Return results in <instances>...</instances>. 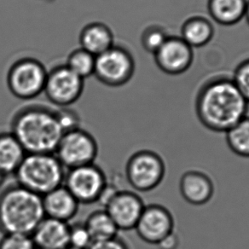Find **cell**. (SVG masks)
Listing matches in <instances>:
<instances>
[{
    "instance_id": "obj_16",
    "label": "cell",
    "mask_w": 249,
    "mask_h": 249,
    "mask_svg": "<svg viewBox=\"0 0 249 249\" xmlns=\"http://www.w3.org/2000/svg\"><path fill=\"white\" fill-rule=\"evenodd\" d=\"M45 217L70 223L79 211L80 203L64 185L42 196Z\"/></svg>"
},
{
    "instance_id": "obj_31",
    "label": "cell",
    "mask_w": 249,
    "mask_h": 249,
    "mask_svg": "<svg viewBox=\"0 0 249 249\" xmlns=\"http://www.w3.org/2000/svg\"><path fill=\"white\" fill-rule=\"evenodd\" d=\"M244 18L246 19V21L248 22V24L249 25V0H248V4H247V8H246L245 17Z\"/></svg>"
},
{
    "instance_id": "obj_2",
    "label": "cell",
    "mask_w": 249,
    "mask_h": 249,
    "mask_svg": "<svg viewBox=\"0 0 249 249\" xmlns=\"http://www.w3.org/2000/svg\"><path fill=\"white\" fill-rule=\"evenodd\" d=\"M11 132L27 154H54L63 135L55 110L40 105L17 112L11 120Z\"/></svg>"
},
{
    "instance_id": "obj_17",
    "label": "cell",
    "mask_w": 249,
    "mask_h": 249,
    "mask_svg": "<svg viewBox=\"0 0 249 249\" xmlns=\"http://www.w3.org/2000/svg\"><path fill=\"white\" fill-rule=\"evenodd\" d=\"M80 44L81 48L97 56L114 46V34L104 22H90L80 31Z\"/></svg>"
},
{
    "instance_id": "obj_34",
    "label": "cell",
    "mask_w": 249,
    "mask_h": 249,
    "mask_svg": "<svg viewBox=\"0 0 249 249\" xmlns=\"http://www.w3.org/2000/svg\"><path fill=\"white\" fill-rule=\"evenodd\" d=\"M45 1H49V2H51V1H53V0H45Z\"/></svg>"
},
{
    "instance_id": "obj_11",
    "label": "cell",
    "mask_w": 249,
    "mask_h": 249,
    "mask_svg": "<svg viewBox=\"0 0 249 249\" xmlns=\"http://www.w3.org/2000/svg\"><path fill=\"white\" fill-rule=\"evenodd\" d=\"M175 221L172 213L162 205H146L135 230L142 241L157 246L163 239L174 232Z\"/></svg>"
},
{
    "instance_id": "obj_33",
    "label": "cell",
    "mask_w": 249,
    "mask_h": 249,
    "mask_svg": "<svg viewBox=\"0 0 249 249\" xmlns=\"http://www.w3.org/2000/svg\"><path fill=\"white\" fill-rule=\"evenodd\" d=\"M75 249V248H73V247H71V246H69V247H68V248H66V249Z\"/></svg>"
},
{
    "instance_id": "obj_29",
    "label": "cell",
    "mask_w": 249,
    "mask_h": 249,
    "mask_svg": "<svg viewBox=\"0 0 249 249\" xmlns=\"http://www.w3.org/2000/svg\"><path fill=\"white\" fill-rule=\"evenodd\" d=\"M88 249H130L127 243L121 237H115L104 242H93Z\"/></svg>"
},
{
    "instance_id": "obj_7",
    "label": "cell",
    "mask_w": 249,
    "mask_h": 249,
    "mask_svg": "<svg viewBox=\"0 0 249 249\" xmlns=\"http://www.w3.org/2000/svg\"><path fill=\"white\" fill-rule=\"evenodd\" d=\"M135 70V60L131 52L114 45L96 56L94 76L107 87H120L132 80Z\"/></svg>"
},
{
    "instance_id": "obj_6",
    "label": "cell",
    "mask_w": 249,
    "mask_h": 249,
    "mask_svg": "<svg viewBox=\"0 0 249 249\" xmlns=\"http://www.w3.org/2000/svg\"><path fill=\"white\" fill-rule=\"evenodd\" d=\"M47 74L44 64L37 59H19L8 72L9 90L19 99L31 100L44 92Z\"/></svg>"
},
{
    "instance_id": "obj_23",
    "label": "cell",
    "mask_w": 249,
    "mask_h": 249,
    "mask_svg": "<svg viewBox=\"0 0 249 249\" xmlns=\"http://www.w3.org/2000/svg\"><path fill=\"white\" fill-rule=\"evenodd\" d=\"M65 65L77 76L85 80L94 75L96 56L80 47L70 52Z\"/></svg>"
},
{
    "instance_id": "obj_18",
    "label": "cell",
    "mask_w": 249,
    "mask_h": 249,
    "mask_svg": "<svg viewBox=\"0 0 249 249\" xmlns=\"http://www.w3.org/2000/svg\"><path fill=\"white\" fill-rule=\"evenodd\" d=\"M248 0H208V11L213 21L222 26L237 24L245 17Z\"/></svg>"
},
{
    "instance_id": "obj_1",
    "label": "cell",
    "mask_w": 249,
    "mask_h": 249,
    "mask_svg": "<svg viewBox=\"0 0 249 249\" xmlns=\"http://www.w3.org/2000/svg\"><path fill=\"white\" fill-rule=\"evenodd\" d=\"M249 104L231 78L217 77L201 87L196 99V113L209 131L225 133L247 116Z\"/></svg>"
},
{
    "instance_id": "obj_10",
    "label": "cell",
    "mask_w": 249,
    "mask_h": 249,
    "mask_svg": "<svg viewBox=\"0 0 249 249\" xmlns=\"http://www.w3.org/2000/svg\"><path fill=\"white\" fill-rule=\"evenodd\" d=\"M84 90V80L68 67L58 65L48 71L45 81V96L59 107H70L80 99Z\"/></svg>"
},
{
    "instance_id": "obj_19",
    "label": "cell",
    "mask_w": 249,
    "mask_h": 249,
    "mask_svg": "<svg viewBox=\"0 0 249 249\" xmlns=\"http://www.w3.org/2000/svg\"><path fill=\"white\" fill-rule=\"evenodd\" d=\"M214 33V27L209 19L194 16L183 22L180 38L192 49L201 48L212 41Z\"/></svg>"
},
{
    "instance_id": "obj_27",
    "label": "cell",
    "mask_w": 249,
    "mask_h": 249,
    "mask_svg": "<svg viewBox=\"0 0 249 249\" xmlns=\"http://www.w3.org/2000/svg\"><path fill=\"white\" fill-rule=\"evenodd\" d=\"M55 116L63 133L80 128L81 124L80 115L69 107H60L55 110Z\"/></svg>"
},
{
    "instance_id": "obj_21",
    "label": "cell",
    "mask_w": 249,
    "mask_h": 249,
    "mask_svg": "<svg viewBox=\"0 0 249 249\" xmlns=\"http://www.w3.org/2000/svg\"><path fill=\"white\" fill-rule=\"evenodd\" d=\"M85 225L92 242H104L117 237L119 229L104 209L92 212L87 217Z\"/></svg>"
},
{
    "instance_id": "obj_25",
    "label": "cell",
    "mask_w": 249,
    "mask_h": 249,
    "mask_svg": "<svg viewBox=\"0 0 249 249\" xmlns=\"http://www.w3.org/2000/svg\"><path fill=\"white\" fill-rule=\"evenodd\" d=\"M93 243L84 223L70 225V246L78 249H88Z\"/></svg>"
},
{
    "instance_id": "obj_28",
    "label": "cell",
    "mask_w": 249,
    "mask_h": 249,
    "mask_svg": "<svg viewBox=\"0 0 249 249\" xmlns=\"http://www.w3.org/2000/svg\"><path fill=\"white\" fill-rule=\"evenodd\" d=\"M231 79L239 91L249 104V58L238 64Z\"/></svg>"
},
{
    "instance_id": "obj_24",
    "label": "cell",
    "mask_w": 249,
    "mask_h": 249,
    "mask_svg": "<svg viewBox=\"0 0 249 249\" xmlns=\"http://www.w3.org/2000/svg\"><path fill=\"white\" fill-rule=\"evenodd\" d=\"M169 36L166 30L160 26H149L142 31L141 35L142 48L154 55L162 46Z\"/></svg>"
},
{
    "instance_id": "obj_26",
    "label": "cell",
    "mask_w": 249,
    "mask_h": 249,
    "mask_svg": "<svg viewBox=\"0 0 249 249\" xmlns=\"http://www.w3.org/2000/svg\"><path fill=\"white\" fill-rule=\"evenodd\" d=\"M0 249H37L31 235L5 234L0 239Z\"/></svg>"
},
{
    "instance_id": "obj_9",
    "label": "cell",
    "mask_w": 249,
    "mask_h": 249,
    "mask_svg": "<svg viewBox=\"0 0 249 249\" xmlns=\"http://www.w3.org/2000/svg\"><path fill=\"white\" fill-rule=\"evenodd\" d=\"M107 183L104 170L92 163L67 170L63 185L80 204L88 205L98 202Z\"/></svg>"
},
{
    "instance_id": "obj_4",
    "label": "cell",
    "mask_w": 249,
    "mask_h": 249,
    "mask_svg": "<svg viewBox=\"0 0 249 249\" xmlns=\"http://www.w3.org/2000/svg\"><path fill=\"white\" fill-rule=\"evenodd\" d=\"M66 171L55 154H27L14 177L16 183L44 196L63 185Z\"/></svg>"
},
{
    "instance_id": "obj_14",
    "label": "cell",
    "mask_w": 249,
    "mask_h": 249,
    "mask_svg": "<svg viewBox=\"0 0 249 249\" xmlns=\"http://www.w3.org/2000/svg\"><path fill=\"white\" fill-rule=\"evenodd\" d=\"M179 191L183 200L189 204L202 206L213 197L214 183L207 173L199 170H190L180 178Z\"/></svg>"
},
{
    "instance_id": "obj_15",
    "label": "cell",
    "mask_w": 249,
    "mask_h": 249,
    "mask_svg": "<svg viewBox=\"0 0 249 249\" xmlns=\"http://www.w3.org/2000/svg\"><path fill=\"white\" fill-rule=\"evenodd\" d=\"M70 223L45 217L31 236L37 249H65L70 246Z\"/></svg>"
},
{
    "instance_id": "obj_3",
    "label": "cell",
    "mask_w": 249,
    "mask_h": 249,
    "mask_svg": "<svg viewBox=\"0 0 249 249\" xmlns=\"http://www.w3.org/2000/svg\"><path fill=\"white\" fill-rule=\"evenodd\" d=\"M42 196L18 183L0 191V232L31 235L45 218Z\"/></svg>"
},
{
    "instance_id": "obj_30",
    "label": "cell",
    "mask_w": 249,
    "mask_h": 249,
    "mask_svg": "<svg viewBox=\"0 0 249 249\" xmlns=\"http://www.w3.org/2000/svg\"><path fill=\"white\" fill-rule=\"evenodd\" d=\"M178 246H179V238L174 231L163 239L157 247L159 249H178Z\"/></svg>"
},
{
    "instance_id": "obj_13",
    "label": "cell",
    "mask_w": 249,
    "mask_h": 249,
    "mask_svg": "<svg viewBox=\"0 0 249 249\" xmlns=\"http://www.w3.org/2000/svg\"><path fill=\"white\" fill-rule=\"evenodd\" d=\"M153 55L156 66L169 75L185 73L194 61L193 49L178 36H169Z\"/></svg>"
},
{
    "instance_id": "obj_12",
    "label": "cell",
    "mask_w": 249,
    "mask_h": 249,
    "mask_svg": "<svg viewBox=\"0 0 249 249\" xmlns=\"http://www.w3.org/2000/svg\"><path fill=\"white\" fill-rule=\"evenodd\" d=\"M146 205L137 192L119 190L108 200L104 209L110 216L119 231L134 230Z\"/></svg>"
},
{
    "instance_id": "obj_20",
    "label": "cell",
    "mask_w": 249,
    "mask_h": 249,
    "mask_svg": "<svg viewBox=\"0 0 249 249\" xmlns=\"http://www.w3.org/2000/svg\"><path fill=\"white\" fill-rule=\"evenodd\" d=\"M27 153L11 132H0V173L14 176Z\"/></svg>"
},
{
    "instance_id": "obj_8",
    "label": "cell",
    "mask_w": 249,
    "mask_h": 249,
    "mask_svg": "<svg viewBox=\"0 0 249 249\" xmlns=\"http://www.w3.org/2000/svg\"><path fill=\"white\" fill-rule=\"evenodd\" d=\"M98 150L96 139L80 127L63 133L54 154L64 168L70 170L95 163Z\"/></svg>"
},
{
    "instance_id": "obj_32",
    "label": "cell",
    "mask_w": 249,
    "mask_h": 249,
    "mask_svg": "<svg viewBox=\"0 0 249 249\" xmlns=\"http://www.w3.org/2000/svg\"><path fill=\"white\" fill-rule=\"evenodd\" d=\"M6 178V177L4 176L2 173H0V188L3 186L4 183V180Z\"/></svg>"
},
{
    "instance_id": "obj_5",
    "label": "cell",
    "mask_w": 249,
    "mask_h": 249,
    "mask_svg": "<svg viewBox=\"0 0 249 249\" xmlns=\"http://www.w3.org/2000/svg\"><path fill=\"white\" fill-rule=\"evenodd\" d=\"M166 164L158 153L140 149L133 153L125 163L124 175L135 192H149L162 183L166 176Z\"/></svg>"
},
{
    "instance_id": "obj_22",
    "label": "cell",
    "mask_w": 249,
    "mask_h": 249,
    "mask_svg": "<svg viewBox=\"0 0 249 249\" xmlns=\"http://www.w3.org/2000/svg\"><path fill=\"white\" fill-rule=\"evenodd\" d=\"M225 141L235 155L249 158V116H245L225 132Z\"/></svg>"
}]
</instances>
